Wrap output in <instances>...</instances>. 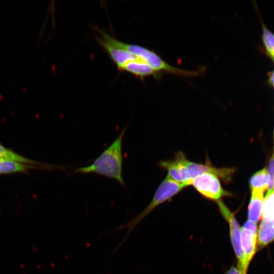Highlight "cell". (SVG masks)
I'll use <instances>...</instances> for the list:
<instances>
[{"mask_svg": "<svg viewBox=\"0 0 274 274\" xmlns=\"http://www.w3.org/2000/svg\"><path fill=\"white\" fill-rule=\"evenodd\" d=\"M127 126H125L114 141L90 165L76 168L72 174H95L118 182L123 187L126 185L123 176L122 144Z\"/></svg>", "mask_w": 274, "mask_h": 274, "instance_id": "6da1fadb", "label": "cell"}, {"mask_svg": "<svg viewBox=\"0 0 274 274\" xmlns=\"http://www.w3.org/2000/svg\"><path fill=\"white\" fill-rule=\"evenodd\" d=\"M102 38L105 40L127 50L160 75L163 73H168L180 76L196 77L202 75L206 69V67H202L196 71H190L180 68L168 63L154 51L145 47L122 42L106 32L102 33Z\"/></svg>", "mask_w": 274, "mask_h": 274, "instance_id": "7a4b0ae2", "label": "cell"}, {"mask_svg": "<svg viewBox=\"0 0 274 274\" xmlns=\"http://www.w3.org/2000/svg\"><path fill=\"white\" fill-rule=\"evenodd\" d=\"M186 187V185L178 183L166 177L156 190L150 202L141 212L128 222L104 234L107 235L120 230H126L125 236L114 248L113 252H116L124 244L136 226L154 209L160 204L170 200Z\"/></svg>", "mask_w": 274, "mask_h": 274, "instance_id": "3957f363", "label": "cell"}, {"mask_svg": "<svg viewBox=\"0 0 274 274\" xmlns=\"http://www.w3.org/2000/svg\"><path fill=\"white\" fill-rule=\"evenodd\" d=\"M219 179L213 174L204 173L190 180L188 186H192L204 198L217 202L223 197L233 196L222 187Z\"/></svg>", "mask_w": 274, "mask_h": 274, "instance_id": "277c9868", "label": "cell"}, {"mask_svg": "<svg viewBox=\"0 0 274 274\" xmlns=\"http://www.w3.org/2000/svg\"><path fill=\"white\" fill-rule=\"evenodd\" d=\"M219 211L228 223L231 243L237 259V267L243 274H247L244 270V255L241 243V227L234 215L222 200L217 201Z\"/></svg>", "mask_w": 274, "mask_h": 274, "instance_id": "5b68a950", "label": "cell"}, {"mask_svg": "<svg viewBox=\"0 0 274 274\" xmlns=\"http://www.w3.org/2000/svg\"><path fill=\"white\" fill-rule=\"evenodd\" d=\"M188 159L186 155L181 151L177 152L172 160H161L158 166L167 172L170 179L188 186L190 179L187 168Z\"/></svg>", "mask_w": 274, "mask_h": 274, "instance_id": "8992f818", "label": "cell"}, {"mask_svg": "<svg viewBox=\"0 0 274 274\" xmlns=\"http://www.w3.org/2000/svg\"><path fill=\"white\" fill-rule=\"evenodd\" d=\"M187 168L190 180L201 174L210 173L217 176L226 184L231 182L235 172L234 167L217 168L213 166L208 157L206 158L204 163L188 160Z\"/></svg>", "mask_w": 274, "mask_h": 274, "instance_id": "52a82bcc", "label": "cell"}, {"mask_svg": "<svg viewBox=\"0 0 274 274\" xmlns=\"http://www.w3.org/2000/svg\"><path fill=\"white\" fill-rule=\"evenodd\" d=\"M257 237L256 223L247 221L241 227V243L244 255V270L246 273L256 252Z\"/></svg>", "mask_w": 274, "mask_h": 274, "instance_id": "ba28073f", "label": "cell"}, {"mask_svg": "<svg viewBox=\"0 0 274 274\" xmlns=\"http://www.w3.org/2000/svg\"><path fill=\"white\" fill-rule=\"evenodd\" d=\"M63 165L46 163L43 165H31L15 161L0 159V175H10L16 173L29 174L31 169L42 170H66Z\"/></svg>", "mask_w": 274, "mask_h": 274, "instance_id": "9c48e42d", "label": "cell"}, {"mask_svg": "<svg viewBox=\"0 0 274 274\" xmlns=\"http://www.w3.org/2000/svg\"><path fill=\"white\" fill-rule=\"evenodd\" d=\"M96 40L99 44L105 49L111 60L120 71L128 62L136 60L139 59L138 57L127 50L106 41L97 36L96 38Z\"/></svg>", "mask_w": 274, "mask_h": 274, "instance_id": "30bf717a", "label": "cell"}, {"mask_svg": "<svg viewBox=\"0 0 274 274\" xmlns=\"http://www.w3.org/2000/svg\"><path fill=\"white\" fill-rule=\"evenodd\" d=\"M121 71L129 73L141 79L149 76L158 77L160 74L140 58L126 64Z\"/></svg>", "mask_w": 274, "mask_h": 274, "instance_id": "8fae6325", "label": "cell"}, {"mask_svg": "<svg viewBox=\"0 0 274 274\" xmlns=\"http://www.w3.org/2000/svg\"><path fill=\"white\" fill-rule=\"evenodd\" d=\"M263 193L251 192V197L248 208V220L257 223L262 216Z\"/></svg>", "mask_w": 274, "mask_h": 274, "instance_id": "7c38bea8", "label": "cell"}, {"mask_svg": "<svg viewBox=\"0 0 274 274\" xmlns=\"http://www.w3.org/2000/svg\"><path fill=\"white\" fill-rule=\"evenodd\" d=\"M274 241V223L262 220L258 233V244L263 248Z\"/></svg>", "mask_w": 274, "mask_h": 274, "instance_id": "4fadbf2b", "label": "cell"}, {"mask_svg": "<svg viewBox=\"0 0 274 274\" xmlns=\"http://www.w3.org/2000/svg\"><path fill=\"white\" fill-rule=\"evenodd\" d=\"M268 174L266 168L257 172L251 177L249 181L251 192L263 193L268 187Z\"/></svg>", "mask_w": 274, "mask_h": 274, "instance_id": "5bb4252c", "label": "cell"}, {"mask_svg": "<svg viewBox=\"0 0 274 274\" xmlns=\"http://www.w3.org/2000/svg\"><path fill=\"white\" fill-rule=\"evenodd\" d=\"M0 159L35 165H43L46 164L26 158L13 150L5 147L1 143H0Z\"/></svg>", "mask_w": 274, "mask_h": 274, "instance_id": "9a60e30c", "label": "cell"}, {"mask_svg": "<svg viewBox=\"0 0 274 274\" xmlns=\"http://www.w3.org/2000/svg\"><path fill=\"white\" fill-rule=\"evenodd\" d=\"M262 220L273 221L274 220V190L268 191L266 197L263 200Z\"/></svg>", "mask_w": 274, "mask_h": 274, "instance_id": "2e32d148", "label": "cell"}, {"mask_svg": "<svg viewBox=\"0 0 274 274\" xmlns=\"http://www.w3.org/2000/svg\"><path fill=\"white\" fill-rule=\"evenodd\" d=\"M262 40L268 54L274 60V33L262 25Z\"/></svg>", "mask_w": 274, "mask_h": 274, "instance_id": "e0dca14e", "label": "cell"}, {"mask_svg": "<svg viewBox=\"0 0 274 274\" xmlns=\"http://www.w3.org/2000/svg\"><path fill=\"white\" fill-rule=\"evenodd\" d=\"M268 174L269 177L268 188V191L274 190V156L269 161L268 167Z\"/></svg>", "mask_w": 274, "mask_h": 274, "instance_id": "ac0fdd59", "label": "cell"}, {"mask_svg": "<svg viewBox=\"0 0 274 274\" xmlns=\"http://www.w3.org/2000/svg\"><path fill=\"white\" fill-rule=\"evenodd\" d=\"M225 274H243V273L237 267L231 266L225 272Z\"/></svg>", "mask_w": 274, "mask_h": 274, "instance_id": "d6986e66", "label": "cell"}, {"mask_svg": "<svg viewBox=\"0 0 274 274\" xmlns=\"http://www.w3.org/2000/svg\"><path fill=\"white\" fill-rule=\"evenodd\" d=\"M269 82L270 83L271 85H272V86L274 88V70L270 74V76L269 79Z\"/></svg>", "mask_w": 274, "mask_h": 274, "instance_id": "ffe728a7", "label": "cell"}]
</instances>
